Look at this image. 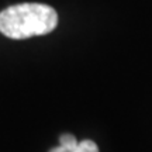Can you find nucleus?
Here are the masks:
<instances>
[{"mask_svg":"<svg viewBox=\"0 0 152 152\" xmlns=\"http://www.w3.org/2000/svg\"><path fill=\"white\" fill-rule=\"evenodd\" d=\"M73 152H99V148L93 141L85 140L82 142H77V145L73 149Z\"/></svg>","mask_w":152,"mask_h":152,"instance_id":"nucleus-3","label":"nucleus"},{"mask_svg":"<svg viewBox=\"0 0 152 152\" xmlns=\"http://www.w3.org/2000/svg\"><path fill=\"white\" fill-rule=\"evenodd\" d=\"M49 152H69L68 149H65V148L62 147V145H59V147H55V148H52Z\"/></svg>","mask_w":152,"mask_h":152,"instance_id":"nucleus-4","label":"nucleus"},{"mask_svg":"<svg viewBox=\"0 0 152 152\" xmlns=\"http://www.w3.org/2000/svg\"><path fill=\"white\" fill-rule=\"evenodd\" d=\"M59 145L68 149L69 152H73V149L76 148L77 145V141H76V138L72 134H64V135H61L59 138Z\"/></svg>","mask_w":152,"mask_h":152,"instance_id":"nucleus-2","label":"nucleus"},{"mask_svg":"<svg viewBox=\"0 0 152 152\" xmlns=\"http://www.w3.org/2000/svg\"><path fill=\"white\" fill-rule=\"evenodd\" d=\"M58 26L56 11L41 3L10 6L0 13V33L13 39L45 35Z\"/></svg>","mask_w":152,"mask_h":152,"instance_id":"nucleus-1","label":"nucleus"}]
</instances>
